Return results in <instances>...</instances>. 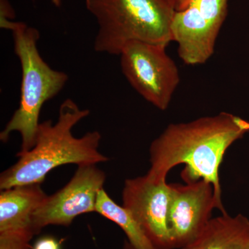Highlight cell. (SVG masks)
<instances>
[{
  "label": "cell",
  "mask_w": 249,
  "mask_h": 249,
  "mask_svg": "<svg viewBox=\"0 0 249 249\" xmlns=\"http://www.w3.org/2000/svg\"><path fill=\"white\" fill-rule=\"evenodd\" d=\"M123 249H135L134 248L133 246L131 245L127 240H124V246H123Z\"/></svg>",
  "instance_id": "cell-16"
},
{
  "label": "cell",
  "mask_w": 249,
  "mask_h": 249,
  "mask_svg": "<svg viewBox=\"0 0 249 249\" xmlns=\"http://www.w3.org/2000/svg\"><path fill=\"white\" fill-rule=\"evenodd\" d=\"M191 1V0H172L176 11L184 9Z\"/></svg>",
  "instance_id": "cell-15"
},
{
  "label": "cell",
  "mask_w": 249,
  "mask_h": 249,
  "mask_svg": "<svg viewBox=\"0 0 249 249\" xmlns=\"http://www.w3.org/2000/svg\"><path fill=\"white\" fill-rule=\"evenodd\" d=\"M0 27L12 32L14 52L22 68L19 107L0 133V140L7 142L11 134L17 132L22 137L20 151H28L35 145L42 107L62 91L69 77L52 69L41 56L37 49L40 34L35 28L12 21Z\"/></svg>",
  "instance_id": "cell-3"
},
{
  "label": "cell",
  "mask_w": 249,
  "mask_h": 249,
  "mask_svg": "<svg viewBox=\"0 0 249 249\" xmlns=\"http://www.w3.org/2000/svg\"><path fill=\"white\" fill-rule=\"evenodd\" d=\"M52 1L56 6H60L61 4V0H52Z\"/></svg>",
  "instance_id": "cell-17"
},
{
  "label": "cell",
  "mask_w": 249,
  "mask_h": 249,
  "mask_svg": "<svg viewBox=\"0 0 249 249\" xmlns=\"http://www.w3.org/2000/svg\"><path fill=\"white\" fill-rule=\"evenodd\" d=\"M61 244L62 241L47 236L36 241L32 249H61Z\"/></svg>",
  "instance_id": "cell-14"
},
{
  "label": "cell",
  "mask_w": 249,
  "mask_h": 249,
  "mask_svg": "<svg viewBox=\"0 0 249 249\" xmlns=\"http://www.w3.org/2000/svg\"><path fill=\"white\" fill-rule=\"evenodd\" d=\"M165 48L133 42L127 44L119 55L121 70L131 86L162 111L169 106L180 81L178 67Z\"/></svg>",
  "instance_id": "cell-5"
},
{
  "label": "cell",
  "mask_w": 249,
  "mask_h": 249,
  "mask_svg": "<svg viewBox=\"0 0 249 249\" xmlns=\"http://www.w3.org/2000/svg\"><path fill=\"white\" fill-rule=\"evenodd\" d=\"M249 132L248 121L225 112L170 124L150 145V168L147 175L155 179H166L174 167L185 164V181L204 179L211 183L221 213H226L219 168L228 148Z\"/></svg>",
  "instance_id": "cell-1"
},
{
  "label": "cell",
  "mask_w": 249,
  "mask_h": 249,
  "mask_svg": "<svg viewBox=\"0 0 249 249\" xmlns=\"http://www.w3.org/2000/svg\"><path fill=\"white\" fill-rule=\"evenodd\" d=\"M170 186L147 175L124 181L123 206L131 213L157 249H173L168 227Z\"/></svg>",
  "instance_id": "cell-9"
},
{
  "label": "cell",
  "mask_w": 249,
  "mask_h": 249,
  "mask_svg": "<svg viewBox=\"0 0 249 249\" xmlns=\"http://www.w3.org/2000/svg\"><path fill=\"white\" fill-rule=\"evenodd\" d=\"M40 183L17 186L0 193V233L22 232L34 237L33 217L47 199Z\"/></svg>",
  "instance_id": "cell-10"
},
{
  "label": "cell",
  "mask_w": 249,
  "mask_h": 249,
  "mask_svg": "<svg viewBox=\"0 0 249 249\" xmlns=\"http://www.w3.org/2000/svg\"><path fill=\"white\" fill-rule=\"evenodd\" d=\"M183 249H249V219L227 213L212 218L199 237Z\"/></svg>",
  "instance_id": "cell-11"
},
{
  "label": "cell",
  "mask_w": 249,
  "mask_h": 249,
  "mask_svg": "<svg viewBox=\"0 0 249 249\" xmlns=\"http://www.w3.org/2000/svg\"><path fill=\"white\" fill-rule=\"evenodd\" d=\"M168 227L172 247L186 248L193 243L211 220L213 210L221 211L213 185L204 179L171 183Z\"/></svg>",
  "instance_id": "cell-8"
},
{
  "label": "cell",
  "mask_w": 249,
  "mask_h": 249,
  "mask_svg": "<svg viewBox=\"0 0 249 249\" xmlns=\"http://www.w3.org/2000/svg\"><path fill=\"white\" fill-rule=\"evenodd\" d=\"M227 12V0H191L175 11L170 30L185 64L202 65L212 56Z\"/></svg>",
  "instance_id": "cell-6"
},
{
  "label": "cell",
  "mask_w": 249,
  "mask_h": 249,
  "mask_svg": "<svg viewBox=\"0 0 249 249\" xmlns=\"http://www.w3.org/2000/svg\"><path fill=\"white\" fill-rule=\"evenodd\" d=\"M96 212L117 224L124 231L127 240L134 249H157L131 213L113 201L103 188L98 193Z\"/></svg>",
  "instance_id": "cell-12"
},
{
  "label": "cell",
  "mask_w": 249,
  "mask_h": 249,
  "mask_svg": "<svg viewBox=\"0 0 249 249\" xmlns=\"http://www.w3.org/2000/svg\"><path fill=\"white\" fill-rule=\"evenodd\" d=\"M106 178V174L96 164L79 165L70 182L47 196L36 211L33 217L36 235L47 226L69 227L80 214L96 212L98 193Z\"/></svg>",
  "instance_id": "cell-7"
},
{
  "label": "cell",
  "mask_w": 249,
  "mask_h": 249,
  "mask_svg": "<svg viewBox=\"0 0 249 249\" xmlns=\"http://www.w3.org/2000/svg\"><path fill=\"white\" fill-rule=\"evenodd\" d=\"M33 237L22 232H2L0 233V249H32Z\"/></svg>",
  "instance_id": "cell-13"
},
{
  "label": "cell",
  "mask_w": 249,
  "mask_h": 249,
  "mask_svg": "<svg viewBox=\"0 0 249 249\" xmlns=\"http://www.w3.org/2000/svg\"><path fill=\"white\" fill-rule=\"evenodd\" d=\"M89 114V109H80L73 100H65L59 109L56 122L40 123L33 148L18 152L17 163L1 173V191L23 185L42 184L49 172L61 165L79 166L108 161L109 158L98 151L99 132H89L80 138L72 134L73 127Z\"/></svg>",
  "instance_id": "cell-2"
},
{
  "label": "cell",
  "mask_w": 249,
  "mask_h": 249,
  "mask_svg": "<svg viewBox=\"0 0 249 249\" xmlns=\"http://www.w3.org/2000/svg\"><path fill=\"white\" fill-rule=\"evenodd\" d=\"M99 26L94 49L119 55L127 44L145 42L166 47L173 41L172 0H86Z\"/></svg>",
  "instance_id": "cell-4"
}]
</instances>
